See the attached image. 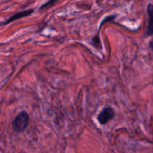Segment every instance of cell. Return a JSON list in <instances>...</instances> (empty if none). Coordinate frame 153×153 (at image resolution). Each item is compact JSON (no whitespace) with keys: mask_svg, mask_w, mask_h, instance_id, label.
Instances as JSON below:
<instances>
[{"mask_svg":"<svg viewBox=\"0 0 153 153\" xmlns=\"http://www.w3.org/2000/svg\"><path fill=\"white\" fill-rule=\"evenodd\" d=\"M147 13L149 16V22H148L147 31H146V35L150 36L152 32V4H149L147 7Z\"/></svg>","mask_w":153,"mask_h":153,"instance_id":"4","label":"cell"},{"mask_svg":"<svg viewBox=\"0 0 153 153\" xmlns=\"http://www.w3.org/2000/svg\"><path fill=\"white\" fill-rule=\"evenodd\" d=\"M33 11H34V10H33V9H30V10H24V11L18 12V13H16V14L13 15L11 17L9 18V19L5 22V24L9 23V22H12V21H13V20H16V19H20V18H22V17H25V16H28V15L31 14Z\"/></svg>","mask_w":153,"mask_h":153,"instance_id":"3","label":"cell"},{"mask_svg":"<svg viewBox=\"0 0 153 153\" xmlns=\"http://www.w3.org/2000/svg\"><path fill=\"white\" fill-rule=\"evenodd\" d=\"M114 116V112L111 108H105L98 115V120L102 125H105Z\"/></svg>","mask_w":153,"mask_h":153,"instance_id":"2","label":"cell"},{"mask_svg":"<svg viewBox=\"0 0 153 153\" xmlns=\"http://www.w3.org/2000/svg\"><path fill=\"white\" fill-rule=\"evenodd\" d=\"M28 121H29V118H28V114L25 111L20 112L15 117L12 123L13 130L17 133L22 132L28 126Z\"/></svg>","mask_w":153,"mask_h":153,"instance_id":"1","label":"cell"},{"mask_svg":"<svg viewBox=\"0 0 153 153\" xmlns=\"http://www.w3.org/2000/svg\"><path fill=\"white\" fill-rule=\"evenodd\" d=\"M58 1V0H49V1H48V2H46V4H43V6H42V7H41V8H44V7H47V6L50 5V4H54V3H55V1Z\"/></svg>","mask_w":153,"mask_h":153,"instance_id":"5","label":"cell"}]
</instances>
